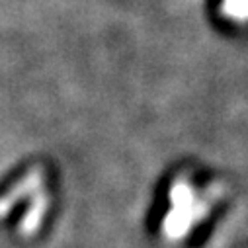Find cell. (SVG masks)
I'll return each mask as SVG.
<instances>
[{
	"mask_svg": "<svg viewBox=\"0 0 248 248\" xmlns=\"http://www.w3.org/2000/svg\"><path fill=\"white\" fill-rule=\"evenodd\" d=\"M221 12L227 20L232 22H248V0H223Z\"/></svg>",
	"mask_w": 248,
	"mask_h": 248,
	"instance_id": "cell-1",
	"label": "cell"
}]
</instances>
